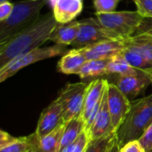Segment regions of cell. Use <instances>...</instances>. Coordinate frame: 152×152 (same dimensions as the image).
Instances as JSON below:
<instances>
[{
    "label": "cell",
    "mask_w": 152,
    "mask_h": 152,
    "mask_svg": "<svg viewBox=\"0 0 152 152\" xmlns=\"http://www.w3.org/2000/svg\"><path fill=\"white\" fill-rule=\"evenodd\" d=\"M53 13L41 15L34 23L17 35L0 44V69L18 57L41 47L57 25Z\"/></svg>",
    "instance_id": "1"
},
{
    "label": "cell",
    "mask_w": 152,
    "mask_h": 152,
    "mask_svg": "<svg viewBox=\"0 0 152 152\" xmlns=\"http://www.w3.org/2000/svg\"><path fill=\"white\" fill-rule=\"evenodd\" d=\"M152 123V94L136 100L117 131L118 144L139 140Z\"/></svg>",
    "instance_id": "2"
},
{
    "label": "cell",
    "mask_w": 152,
    "mask_h": 152,
    "mask_svg": "<svg viewBox=\"0 0 152 152\" xmlns=\"http://www.w3.org/2000/svg\"><path fill=\"white\" fill-rule=\"evenodd\" d=\"M47 0H22L14 3L11 15L0 21V44L34 23L41 15L40 12Z\"/></svg>",
    "instance_id": "3"
},
{
    "label": "cell",
    "mask_w": 152,
    "mask_h": 152,
    "mask_svg": "<svg viewBox=\"0 0 152 152\" xmlns=\"http://www.w3.org/2000/svg\"><path fill=\"white\" fill-rule=\"evenodd\" d=\"M102 26L117 39H126L134 36L143 17L138 11H114L96 13Z\"/></svg>",
    "instance_id": "4"
},
{
    "label": "cell",
    "mask_w": 152,
    "mask_h": 152,
    "mask_svg": "<svg viewBox=\"0 0 152 152\" xmlns=\"http://www.w3.org/2000/svg\"><path fill=\"white\" fill-rule=\"evenodd\" d=\"M68 51L66 45L56 44L51 46L39 47L34 49L18 57L17 59L13 60L4 68L0 69V82H4L6 79L10 78L11 77L15 75L19 70L24 69L25 67H28L40 61L53 58L59 55H64Z\"/></svg>",
    "instance_id": "5"
},
{
    "label": "cell",
    "mask_w": 152,
    "mask_h": 152,
    "mask_svg": "<svg viewBox=\"0 0 152 152\" xmlns=\"http://www.w3.org/2000/svg\"><path fill=\"white\" fill-rule=\"evenodd\" d=\"M87 86V83L78 82L67 84L61 89L58 98L63 105L64 123H68L73 118L81 117Z\"/></svg>",
    "instance_id": "6"
},
{
    "label": "cell",
    "mask_w": 152,
    "mask_h": 152,
    "mask_svg": "<svg viewBox=\"0 0 152 152\" xmlns=\"http://www.w3.org/2000/svg\"><path fill=\"white\" fill-rule=\"evenodd\" d=\"M108 84L109 81L105 78H97L88 83L81 114V118L86 123V130L89 129L101 108Z\"/></svg>",
    "instance_id": "7"
},
{
    "label": "cell",
    "mask_w": 152,
    "mask_h": 152,
    "mask_svg": "<svg viewBox=\"0 0 152 152\" xmlns=\"http://www.w3.org/2000/svg\"><path fill=\"white\" fill-rule=\"evenodd\" d=\"M79 21L80 28L78 35L71 45L74 48L80 49L102 41L117 39L102 26L96 18H86Z\"/></svg>",
    "instance_id": "8"
},
{
    "label": "cell",
    "mask_w": 152,
    "mask_h": 152,
    "mask_svg": "<svg viewBox=\"0 0 152 152\" xmlns=\"http://www.w3.org/2000/svg\"><path fill=\"white\" fill-rule=\"evenodd\" d=\"M108 104L111 117L112 129L117 132L128 114L132 107V102L115 85L109 83Z\"/></svg>",
    "instance_id": "9"
},
{
    "label": "cell",
    "mask_w": 152,
    "mask_h": 152,
    "mask_svg": "<svg viewBox=\"0 0 152 152\" xmlns=\"http://www.w3.org/2000/svg\"><path fill=\"white\" fill-rule=\"evenodd\" d=\"M63 112V105L57 97L41 112L36 131L34 132L38 138H41L64 123Z\"/></svg>",
    "instance_id": "10"
},
{
    "label": "cell",
    "mask_w": 152,
    "mask_h": 152,
    "mask_svg": "<svg viewBox=\"0 0 152 152\" xmlns=\"http://www.w3.org/2000/svg\"><path fill=\"white\" fill-rule=\"evenodd\" d=\"M113 79L111 83L115 85L129 100L136 97L140 93L147 88L149 85L151 84V78L149 75H129V76H120L112 75Z\"/></svg>",
    "instance_id": "11"
},
{
    "label": "cell",
    "mask_w": 152,
    "mask_h": 152,
    "mask_svg": "<svg viewBox=\"0 0 152 152\" xmlns=\"http://www.w3.org/2000/svg\"><path fill=\"white\" fill-rule=\"evenodd\" d=\"M81 49L87 61L110 59L122 53L125 49V42L123 39H110Z\"/></svg>",
    "instance_id": "12"
},
{
    "label": "cell",
    "mask_w": 152,
    "mask_h": 152,
    "mask_svg": "<svg viewBox=\"0 0 152 152\" xmlns=\"http://www.w3.org/2000/svg\"><path fill=\"white\" fill-rule=\"evenodd\" d=\"M86 131L88 132L91 140L100 138L109 134L110 132L113 131L112 124H111V117H110L109 104H108V86L105 90L101 108L95 118L94 119L91 126Z\"/></svg>",
    "instance_id": "13"
},
{
    "label": "cell",
    "mask_w": 152,
    "mask_h": 152,
    "mask_svg": "<svg viewBox=\"0 0 152 152\" xmlns=\"http://www.w3.org/2000/svg\"><path fill=\"white\" fill-rule=\"evenodd\" d=\"M83 10L82 0H55L53 3V13L58 23L73 21Z\"/></svg>",
    "instance_id": "14"
},
{
    "label": "cell",
    "mask_w": 152,
    "mask_h": 152,
    "mask_svg": "<svg viewBox=\"0 0 152 152\" xmlns=\"http://www.w3.org/2000/svg\"><path fill=\"white\" fill-rule=\"evenodd\" d=\"M65 126L66 124L62 123L53 132L41 138H38L36 134L33 133L28 136L32 147L37 152H59L61 140L65 129Z\"/></svg>",
    "instance_id": "15"
},
{
    "label": "cell",
    "mask_w": 152,
    "mask_h": 152,
    "mask_svg": "<svg viewBox=\"0 0 152 152\" xmlns=\"http://www.w3.org/2000/svg\"><path fill=\"white\" fill-rule=\"evenodd\" d=\"M87 61L82 49H71L68 51L58 62V71L66 75H78L82 67Z\"/></svg>",
    "instance_id": "16"
},
{
    "label": "cell",
    "mask_w": 152,
    "mask_h": 152,
    "mask_svg": "<svg viewBox=\"0 0 152 152\" xmlns=\"http://www.w3.org/2000/svg\"><path fill=\"white\" fill-rule=\"evenodd\" d=\"M79 28V20H73L65 24L57 23L49 37V41L56 45H71L78 35Z\"/></svg>",
    "instance_id": "17"
},
{
    "label": "cell",
    "mask_w": 152,
    "mask_h": 152,
    "mask_svg": "<svg viewBox=\"0 0 152 152\" xmlns=\"http://www.w3.org/2000/svg\"><path fill=\"white\" fill-rule=\"evenodd\" d=\"M146 74V72L141 71L139 69L132 67L122 55V53L117 54L114 57L110 58L108 66H107V75H120V76H129V75H142ZM150 76V75H149ZM151 77V76H150Z\"/></svg>",
    "instance_id": "18"
},
{
    "label": "cell",
    "mask_w": 152,
    "mask_h": 152,
    "mask_svg": "<svg viewBox=\"0 0 152 152\" xmlns=\"http://www.w3.org/2000/svg\"><path fill=\"white\" fill-rule=\"evenodd\" d=\"M65 124L66 126L61 136L60 151L69 146V144L74 143L81 135V134L86 130V123L81 117L73 118L72 120Z\"/></svg>",
    "instance_id": "19"
},
{
    "label": "cell",
    "mask_w": 152,
    "mask_h": 152,
    "mask_svg": "<svg viewBox=\"0 0 152 152\" xmlns=\"http://www.w3.org/2000/svg\"><path fill=\"white\" fill-rule=\"evenodd\" d=\"M125 45L133 48L142 54L152 65V37L149 35H134L124 39Z\"/></svg>",
    "instance_id": "20"
},
{
    "label": "cell",
    "mask_w": 152,
    "mask_h": 152,
    "mask_svg": "<svg viewBox=\"0 0 152 152\" xmlns=\"http://www.w3.org/2000/svg\"><path fill=\"white\" fill-rule=\"evenodd\" d=\"M110 59L88 60L86 61L78 76L81 78H90L107 75V66Z\"/></svg>",
    "instance_id": "21"
},
{
    "label": "cell",
    "mask_w": 152,
    "mask_h": 152,
    "mask_svg": "<svg viewBox=\"0 0 152 152\" xmlns=\"http://www.w3.org/2000/svg\"><path fill=\"white\" fill-rule=\"evenodd\" d=\"M122 55L126 61L134 69L148 73L152 78V65L146 60V58L136 50L125 45V49L122 51Z\"/></svg>",
    "instance_id": "22"
},
{
    "label": "cell",
    "mask_w": 152,
    "mask_h": 152,
    "mask_svg": "<svg viewBox=\"0 0 152 152\" xmlns=\"http://www.w3.org/2000/svg\"><path fill=\"white\" fill-rule=\"evenodd\" d=\"M117 142V132L111 131L100 138L90 140L86 152H110Z\"/></svg>",
    "instance_id": "23"
},
{
    "label": "cell",
    "mask_w": 152,
    "mask_h": 152,
    "mask_svg": "<svg viewBox=\"0 0 152 152\" xmlns=\"http://www.w3.org/2000/svg\"><path fill=\"white\" fill-rule=\"evenodd\" d=\"M31 147L32 145L28 136L14 137L11 142L0 147V152H28Z\"/></svg>",
    "instance_id": "24"
},
{
    "label": "cell",
    "mask_w": 152,
    "mask_h": 152,
    "mask_svg": "<svg viewBox=\"0 0 152 152\" xmlns=\"http://www.w3.org/2000/svg\"><path fill=\"white\" fill-rule=\"evenodd\" d=\"M119 0H94L96 13H108L116 11Z\"/></svg>",
    "instance_id": "25"
},
{
    "label": "cell",
    "mask_w": 152,
    "mask_h": 152,
    "mask_svg": "<svg viewBox=\"0 0 152 152\" xmlns=\"http://www.w3.org/2000/svg\"><path fill=\"white\" fill-rule=\"evenodd\" d=\"M137 11L144 18H152V0H135Z\"/></svg>",
    "instance_id": "26"
},
{
    "label": "cell",
    "mask_w": 152,
    "mask_h": 152,
    "mask_svg": "<svg viewBox=\"0 0 152 152\" xmlns=\"http://www.w3.org/2000/svg\"><path fill=\"white\" fill-rule=\"evenodd\" d=\"M118 152H146L139 140L131 141L122 147H119Z\"/></svg>",
    "instance_id": "27"
},
{
    "label": "cell",
    "mask_w": 152,
    "mask_h": 152,
    "mask_svg": "<svg viewBox=\"0 0 152 152\" xmlns=\"http://www.w3.org/2000/svg\"><path fill=\"white\" fill-rule=\"evenodd\" d=\"M146 152H152V123L147 128L142 136L139 139Z\"/></svg>",
    "instance_id": "28"
},
{
    "label": "cell",
    "mask_w": 152,
    "mask_h": 152,
    "mask_svg": "<svg viewBox=\"0 0 152 152\" xmlns=\"http://www.w3.org/2000/svg\"><path fill=\"white\" fill-rule=\"evenodd\" d=\"M149 35L152 37V18H144L141 22L138 29L134 33V35Z\"/></svg>",
    "instance_id": "29"
},
{
    "label": "cell",
    "mask_w": 152,
    "mask_h": 152,
    "mask_svg": "<svg viewBox=\"0 0 152 152\" xmlns=\"http://www.w3.org/2000/svg\"><path fill=\"white\" fill-rule=\"evenodd\" d=\"M13 3H11L9 1L0 3V21L4 20L11 15L13 10Z\"/></svg>",
    "instance_id": "30"
},
{
    "label": "cell",
    "mask_w": 152,
    "mask_h": 152,
    "mask_svg": "<svg viewBox=\"0 0 152 152\" xmlns=\"http://www.w3.org/2000/svg\"><path fill=\"white\" fill-rule=\"evenodd\" d=\"M14 137L12 136L11 134H9L8 133H6L4 130L0 131V147L4 146V144L8 143L9 142H11Z\"/></svg>",
    "instance_id": "31"
},
{
    "label": "cell",
    "mask_w": 152,
    "mask_h": 152,
    "mask_svg": "<svg viewBox=\"0 0 152 152\" xmlns=\"http://www.w3.org/2000/svg\"><path fill=\"white\" fill-rule=\"evenodd\" d=\"M77 141H76L74 143H72V144H69V146H67V147L63 148L62 150H61V151H60L59 152H73L74 151V150H75V147H76Z\"/></svg>",
    "instance_id": "32"
},
{
    "label": "cell",
    "mask_w": 152,
    "mask_h": 152,
    "mask_svg": "<svg viewBox=\"0 0 152 152\" xmlns=\"http://www.w3.org/2000/svg\"><path fill=\"white\" fill-rule=\"evenodd\" d=\"M118 151H119V145L118 144V142H117V143L113 146V148L110 152H118Z\"/></svg>",
    "instance_id": "33"
},
{
    "label": "cell",
    "mask_w": 152,
    "mask_h": 152,
    "mask_svg": "<svg viewBox=\"0 0 152 152\" xmlns=\"http://www.w3.org/2000/svg\"><path fill=\"white\" fill-rule=\"evenodd\" d=\"M28 152H37V151H36V150H35L33 147H31V149H30V150H29Z\"/></svg>",
    "instance_id": "34"
},
{
    "label": "cell",
    "mask_w": 152,
    "mask_h": 152,
    "mask_svg": "<svg viewBox=\"0 0 152 152\" xmlns=\"http://www.w3.org/2000/svg\"><path fill=\"white\" fill-rule=\"evenodd\" d=\"M6 1H9V0H0V3H3V2H6Z\"/></svg>",
    "instance_id": "35"
},
{
    "label": "cell",
    "mask_w": 152,
    "mask_h": 152,
    "mask_svg": "<svg viewBox=\"0 0 152 152\" xmlns=\"http://www.w3.org/2000/svg\"><path fill=\"white\" fill-rule=\"evenodd\" d=\"M54 1H55V0H51V2H52V4H53V3Z\"/></svg>",
    "instance_id": "36"
},
{
    "label": "cell",
    "mask_w": 152,
    "mask_h": 152,
    "mask_svg": "<svg viewBox=\"0 0 152 152\" xmlns=\"http://www.w3.org/2000/svg\"><path fill=\"white\" fill-rule=\"evenodd\" d=\"M151 85H152V78H151Z\"/></svg>",
    "instance_id": "37"
},
{
    "label": "cell",
    "mask_w": 152,
    "mask_h": 152,
    "mask_svg": "<svg viewBox=\"0 0 152 152\" xmlns=\"http://www.w3.org/2000/svg\"><path fill=\"white\" fill-rule=\"evenodd\" d=\"M134 1H135V0H134Z\"/></svg>",
    "instance_id": "38"
}]
</instances>
